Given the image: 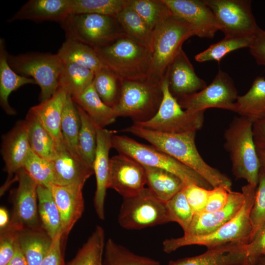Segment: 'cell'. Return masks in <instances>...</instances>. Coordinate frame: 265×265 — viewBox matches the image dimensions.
Instances as JSON below:
<instances>
[{
  "label": "cell",
  "mask_w": 265,
  "mask_h": 265,
  "mask_svg": "<svg viewBox=\"0 0 265 265\" xmlns=\"http://www.w3.org/2000/svg\"><path fill=\"white\" fill-rule=\"evenodd\" d=\"M147 184L144 166L132 158L119 154L110 159L108 188L114 189L123 197L139 194Z\"/></svg>",
  "instance_id": "obj_15"
},
{
  "label": "cell",
  "mask_w": 265,
  "mask_h": 265,
  "mask_svg": "<svg viewBox=\"0 0 265 265\" xmlns=\"http://www.w3.org/2000/svg\"><path fill=\"white\" fill-rule=\"evenodd\" d=\"M10 220L7 210L3 207L0 208V228H5L9 223Z\"/></svg>",
  "instance_id": "obj_56"
},
{
  "label": "cell",
  "mask_w": 265,
  "mask_h": 265,
  "mask_svg": "<svg viewBox=\"0 0 265 265\" xmlns=\"http://www.w3.org/2000/svg\"><path fill=\"white\" fill-rule=\"evenodd\" d=\"M72 0H29L8 20H29L60 23L71 14Z\"/></svg>",
  "instance_id": "obj_23"
},
{
  "label": "cell",
  "mask_w": 265,
  "mask_h": 265,
  "mask_svg": "<svg viewBox=\"0 0 265 265\" xmlns=\"http://www.w3.org/2000/svg\"><path fill=\"white\" fill-rule=\"evenodd\" d=\"M30 150L25 120L18 121L2 137L0 152L5 164L4 169L8 173L5 188L10 185L13 174L23 168Z\"/></svg>",
  "instance_id": "obj_19"
},
{
  "label": "cell",
  "mask_w": 265,
  "mask_h": 265,
  "mask_svg": "<svg viewBox=\"0 0 265 265\" xmlns=\"http://www.w3.org/2000/svg\"><path fill=\"white\" fill-rule=\"evenodd\" d=\"M66 38L93 49L106 45L124 33L114 17L97 14H70L60 23Z\"/></svg>",
  "instance_id": "obj_9"
},
{
  "label": "cell",
  "mask_w": 265,
  "mask_h": 265,
  "mask_svg": "<svg viewBox=\"0 0 265 265\" xmlns=\"http://www.w3.org/2000/svg\"><path fill=\"white\" fill-rule=\"evenodd\" d=\"M254 122L265 118V78L257 77L248 91L238 96L235 104L234 111Z\"/></svg>",
  "instance_id": "obj_29"
},
{
  "label": "cell",
  "mask_w": 265,
  "mask_h": 265,
  "mask_svg": "<svg viewBox=\"0 0 265 265\" xmlns=\"http://www.w3.org/2000/svg\"><path fill=\"white\" fill-rule=\"evenodd\" d=\"M144 166L148 188L159 200L166 203L186 186L175 174L160 168Z\"/></svg>",
  "instance_id": "obj_30"
},
{
  "label": "cell",
  "mask_w": 265,
  "mask_h": 265,
  "mask_svg": "<svg viewBox=\"0 0 265 265\" xmlns=\"http://www.w3.org/2000/svg\"><path fill=\"white\" fill-rule=\"evenodd\" d=\"M8 53L5 41L0 38V105L6 114L13 115L16 111L8 102L10 94L23 85L36 83L33 79L19 75L11 68L7 60Z\"/></svg>",
  "instance_id": "obj_26"
},
{
  "label": "cell",
  "mask_w": 265,
  "mask_h": 265,
  "mask_svg": "<svg viewBox=\"0 0 265 265\" xmlns=\"http://www.w3.org/2000/svg\"><path fill=\"white\" fill-rule=\"evenodd\" d=\"M129 0H72L71 14H97L115 17Z\"/></svg>",
  "instance_id": "obj_44"
},
{
  "label": "cell",
  "mask_w": 265,
  "mask_h": 265,
  "mask_svg": "<svg viewBox=\"0 0 265 265\" xmlns=\"http://www.w3.org/2000/svg\"><path fill=\"white\" fill-rule=\"evenodd\" d=\"M170 222L178 223L185 233L194 215L183 189L166 203Z\"/></svg>",
  "instance_id": "obj_45"
},
{
  "label": "cell",
  "mask_w": 265,
  "mask_h": 265,
  "mask_svg": "<svg viewBox=\"0 0 265 265\" xmlns=\"http://www.w3.org/2000/svg\"><path fill=\"white\" fill-rule=\"evenodd\" d=\"M94 49L103 66L121 80L147 79L151 64L150 49L125 33L106 45Z\"/></svg>",
  "instance_id": "obj_4"
},
{
  "label": "cell",
  "mask_w": 265,
  "mask_h": 265,
  "mask_svg": "<svg viewBox=\"0 0 265 265\" xmlns=\"http://www.w3.org/2000/svg\"><path fill=\"white\" fill-rule=\"evenodd\" d=\"M230 191L222 186L212 188L210 190L206 206L202 212H213L224 207L228 201Z\"/></svg>",
  "instance_id": "obj_49"
},
{
  "label": "cell",
  "mask_w": 265,
  "mask_h": 265,
  "mask_svg": "<svg viewBox=\"0 0 265 265\" xmlns=\"http://www.w3.org/2000/svg\"><path fill=\"white\" fill-rule=\"evenodd\" d=\"M25 121L31 150L40 157L53 161L55 156L56 143L31 107L28 110Z\"/></svg>",
  "instance_id": "obj_27"
},
{
  "label": "cell",
  "mask_w": 265,
  "mask_h": 265,
  "mask_svg": "<svg viewBox=\"0 0 265 265\" xmlns=\"http://www.w3.org/2000/svg\"><path fill=\"white\" fill-rule=\"evenodd\" d=\"M38 213L43 229L53 239L61 231L60 214L51 188L38 185L37 190Z\"/></svg>",
  "instance_id": "obj_35"
},
{
  "label": "cell",
  "mask_w": 265,
  "mask_h": 265,
  "mask_svg": "<svg viewBox=\"0 0 265 265\" xmlns=\"http://www.w3.org/2000/svg\"><path fill=\"white\" fill-rule=\"evenodd\" d=\"M249 49L256 62L265 67V30L259 27Z\"/></svg>",
  "instance_id": "obj_52"
},
{
  "label": "cell",
  "mask_w": 265,
  "mask_h": 265,
  "mask_svg": "<svg viewBox=\"0 0 265 265\" xmlns=\"http://www.w3.org/2000/svg\"><path fill=\"white\" fill-rule=\"evenodd\" d=\"M80 118L76 104L68 94L63 106L61 130L64 144L76 157L82 159L79 147Z\"/></svg>",
  "instance_id": "obj_33"
},
{
  "label": "cell",
  "mask_w": 265,
  "mask_h": 265,
  "mask_svg": "<svg viewBox=\"0 0 265 265\" xmlns=\"http://www.w3.org/2000/svg\"><path fill=\"white\" fill-rule=\"evenodd\" d=\"M195 36L192 26L172 12L153 31L149 47L151 64L147 79L161 82L166 69L183 43Z\"/></svg>",
  "instance_id": "obj_5"
},
{
  "label": "cell",
  "mask_w": 265,
  "mask_h": 265,
  "mask_svg": "<svg viewBox=\"0 0 265 265\" xmlns=\"http://www.w3.org/2000/svg\"><path fill=\"white\" fill-rule=\"evenodd\" d=\"M83 186L75 184L65 186L53 185L51 187L60 214L63 238L68 236L83 212Z\"/></svg>",
  "instance_id": "obj_21"
},
{
  "label": "cell",
  "mask_w": 265,
  "mask_h": 265,
  "mask_svg": "<svg viewBox=\"0 0 265 265\" xmlns=\"http://www.w3.org/2000/svg\"><path fill=\"white\" fill-rule=\"evenodd\" d=\"M52 162L54 185L75 184L83 186L86 180L94 174L93 167L74 156L64 142L56 145L55 156Z\"/></svg>",
  "instance_id": "obj_22"
},
{
  "label": "cell",
  "mask_w": 265,
  "mask_h": 265,
  "mask_svg": "<svg viewBox=\"0 0 265 265\" xmlns=\"http://www.w3.org/2000/svg\"><path fill=\"white\" fill-rule=\"evenodd\" d=\"M258 185L250 213L252 231L248 242L265 222V168L263 167H261L260 170Z\"/></svg>",
  "instance_id": "obj_46"
},
{
  "label": "cell",
  "mask_w": 265,
  "mask_h": 265,
  "mask_svg": "<svg viewBox=\"0 0 265 265\" xmlns=\"http://www.w3.org/2000/svg\"><path fill=\"white\" fill-rule=\"evenodd\" d=\"M102 265H103V264H102Z\"/></svg>",
  "instance_id": "obj_58"
},
{
  "label": "cell",
  "mask_w": 265,
  "mask_h": 265,
  "mask_svg": "<svg viewBox=\"0 0 265 265\" xmlns=\"http://www.w3.org/2000/svg\"><path fill=\"white\" fill-rule=\"evenodd\" d=\"M122 81L115 73L104 67L95 73L93 84L103 102L113 107L120 97Z\"/></svg>",
  "instance_id": "obj_38"
},
{
  "label": "cell",
  "mask_w": 265,
  "mask_h": 265,
  "mask_svg": "<svg viewBox=\"0 0 265 265\" xmlns=\"http://www.w3.org/2000/svg\"><path fill=\"white\" fill-rule=\"evenodd\" d=\"M245 243L230 242L208 249L204 253L171 261L168 265H238L247 258Z\"/></svg>",
  "instance_id": "obj_24"
},
{
  "label": "cell",
  "mask_w": 265,
  "mask_h": 265,
  "mask_svg": "<svg viewBox=\"0 0 265 265\" xmlns=\"http://www.w3.org/2000/svg\"><path fill=\"white\" fill-rule=\"evenodd\" d=\"M18 240L28 265H40L53 239L39 228L20 231Z\"/></svg>",
  "instance_id": "obj_31"
},
{
  "label": "cell",
  "mask_w": 265,
  "mask_h": 265,
  "mask_svg": "<svg viewBox=\"0 0 265 265\" xmlns=\"http://www.w3.org/2000/svg\"><path fill=\"white\" fill-rule=\"evenodd\" d=\"M6 265H28L26 260L19 246L18 240L14 255Z\"/></svg>",
  "instance_id": "obj_54"
},
{
  "label": "cell",
  "mask_w": 265,
  "mask_h": 265,
  "mask_svg": "<svg viewBox=\"0 0 265 265\" xmlns=\"http://www.w3.org/2000/svg\"><path fill=\"white\" fill-rule=\"evenodd\" d=\"M254 123L246 117H235L225 130L224 147L229 154L236 179H244L257 187L261 165L254 139Z\"/></svg>",
  "instance_id": "obj_3"
},
{
  "label": "cell",
  "mask_w": 265,
  "mask_h": 265,
  "mask_svg": "<svg viewBox=\"0 0 265 265\" xmlns=\"http://www.w3.org/2000/svg\"><path fill=\"white\" fill-rule=\"evenodd\" d=\"M11 68L21 76L33 79L40 88V102L51 97L59 87L62 61L57 53L33 52L8 53Z\"/></svg>",
  "instance_id": "obj_8"
},
{
  "label": "cell",
  "mask_w": 265,
  "mask_h": 265,
  "mask_svg": "<svg viewBox=\"0 0 265 265\" xmlns=\"http://www.w3.org/2000/svg\"><path fill=\"white\" fill-rule=\"evenodd\" d=\"M256 188L248 184L242 187L244 201L241 209L235 217L217 230L205 235H183L166 239L162 243L163 251L170 253L180 247L191 245H203L209 249L230 242L247 243L252 231L250 213Z\"/></svg>",
  "instance_id": "obj_2"
},
{
  "label": "cell",
  "mask_w": 265,
  "mask_h": 265,
  "mask_svg": "<svg viewBox=\"0 0 265 265\" xmlns=\"http://www.w3.org/2000/svg\"><path fill=\"white\" fill-rule=\"evenodd\" d=\"M253 132L256 148L265 149V118L254 122Z\"/></svg>",
  "instance_id": "obj_53"
},
{
  "label": "cell",
  "mask_w": 265,
  "mask_h": 265,
  "mask_svg": "<svg viewBox=\"0 0 265 265\" xmlns=\"http://www.w3.org/2000/svg\"><path fill=\"white\" fill-rule=\"evenodd\" d=\"M23 168L38 185L50 188L53 185L54 171L52 161L38 155L31 148Z\"/></svg>",
  "instance_id": "obj_43"
},
{
  "label": "cell",
  "mask_w": 265,
  "mask_h": 265,
  "mask_svg": "<svg viewBox=\"0 0 265 265\" xmlns=\"http://www.w3.org/2000/svg\"><path fill=\"white\" fill-rule=\"evenodd\" d=\"M72 97L75 103L86 112L98 128H105L117 118L113 108L101 100L93 82L81 93Z\"/></svg>",
  "instance_id": "obj_28"
},
{
  "label": "cell",
  "mask_w": 265,
  "mask_h": 265,
  "mask_svg": "<svg viewBox=\"0 0 265 265\" xmlns=\"http://www.w3.org/2000/svg\"><path fill=\"white\" fill-rule=\"evenodd\" d=\"M19 232L9 224L0 230V265H6L14 255Z\"/></svg>",
  "instance_id": "obj_47"
},
{
  "label": "cell",
  "mask_w": 265,
  "mask_h": 265,
  "mask_svg": "<svg viewBox=\"0 0 265 265\" xmlns=\"http://www.w3.org/2000/svg\"><path fill=\"white\" fill-rule=\"evenodd\" d=\"M104 254L103 265H160L159 262L135 254L110 238L105 244Z\"/></svg>",
  "instance_id": "obj_40"
},
{
  "label": "cell",
  "mask_w": 265,
  "mask_h": 265,
  "mask_svg": "<svg viewBox=\"0 0 265 265\" xmlns=\"http://www.w3.org/2000/svg\"><path fill=\"white\" fill-rule=\"evenodd\" d=\"M162 97V81L122 80L119 100L112 108L117 117H129L133 123L144 122L156 114Z\"/></svg>",
  "instance_id": "obj_7"
},
{
  "label": "cell",
  "mask_w": 265,
  "mask_h": 265,
  "mask_svg": "<svg viewBox=\"0 0 265 265\" xmlns=\"http://www.w3.org/2000/svg\"><path fill=\"white\" fill-rule=\"evenodd\" d=\"M122 132L132 134L177 159L198 173L212 187L224 186L232 190V182L225 174L209 165L199 154L195 144L196 132L167 133L145 129L134 124Z\"/></svg>",
  "instance_id": "obj_1"
},
{
  "label": "cell",
  "mask_w": 265,
  "mask_h": 265,
  "mask_svg": "<svg viewBox=\"0 0 265 265\" xmlns=\"http://www.w3.org/2000/svg\"><path fill=\"white\" fill-rule=\"evenodd\" d=\"M210 190L194 184L186 186L183 189L194 214L201 213L204 210Z\"/></svg>",
  "instance_id": "obj_48"
},
{
  "label": "cell",
  "mask_w": 265,
  "mask_h": 265,
  "mask_svg": "<svg viewBox=\"0 0 265 265\" xmlns=\"http://www.w3.org/2000/svg\"><path fill=\"white\" fill-rule=\"evenodd\" d=\"M94 75L93 71L86 67L62 61L59 87L65 89L72 96L77 95L92 83Z\"/></svg>",
  "instance_id": "obj_34"
},
{
  "label": "cell",
  "mask_w": 265,
  "mask_h": 265,
  "mask_svg": "<svg viewBox=\"0 0 265 265\" xmlns=\"http://www.w3.org/2000/svg\"><path fill=\"white\" fill-rule=\"evenodd\" d=\"M238 265H265V255L247 257L243 263Z\"/></svg>",
  "instance_id": "obj_55"
},
{
  "label": "cell",
  "mask_w": 265,
  "mask_h": 265,
  "mask_svg": "<svg viewBox=\"0 0 265 265\" xmlns=\"http://www.w3.org/2000/svg\"><path fill=\"white\" fill-rule=\"evenodd\" d=\"M247 257L265 255V222L256 231L252 239L245 244Z\"/></svg>",
  "instance_id": "obj_51"
},
{
  "label": "cell",
  "mask_w": 265,
  "mask_h": 265,
  "mask_svg": "<svg viewBox=\"0 0 265 265\" xmlns=\"http://www.w3.org/2000/svg\"><path fill=\"white\" fill-rule=\"evenodd\" d=\"M111 145L119 154L132 158L143 166L160 168L175 174L186 186L194 184L208 189L212 188L196 172L152 145L139 143L125 135L115 134L112 136Z\"/></svg>",
  "instance_id": "obj_6"
},
{
  "label": "cell",
  "mask_w": 265,
  "mask_h": 265,
  "mask_svg": "<svg viewBox=\"0 0 265 265\" xmlns=\"http://www.w3.org/2000/svg\"><path fill=\"white\" fill-rule=\"evenodd\" d=\"M175 15L187 22L195 36L212 39L220 26L205 0H163Z\"/></svg>",
  "instance_id": "obj_16"
},
{
  "label": "cell",
  "mask_w": 265,
  "mask_h": 265,
  "mask_svg": "<svg viewBox=\"0 0 265 265\" xmlns=\"http://www.w3.org/2000/svg\"><path fill=\"white\" fill-rule=\"evenodd\" d=\"M105 244L104 230L101 226H97L67 265H102Z\"/></svg>",
  "instance_id": "obj_37"
},
{
  "label": "cell",
  "mask_w": 265,
  "mask_h": 265,
  "mask_svg": "<svg viewBox=\"0 0 265 265\" xmlns=\"http://www.w3.org/2000/svg\"><path fill=\"white\" fill-rule=\"evenodd\" d=\"M238 91L232 78L219 69L212 82L202 90L178 100L181 107L191 112L218 108L234 111Z\"/></svg>",
  "instance_id": "obj_12"
},
{
  "label": "cell",
  "mask_w": 265,
  "mask_h": 265,
  "mask_svg": "<svg viewBox=\"0 0 265 265\" xmlns=\"http://www.w3.org/2000/svg\"><path fill=\"white\" fill-rule=\"evenodd\" d=\"M163 97L156 114L150 120L133 123L149 130L167 133L197 132L203 126L204 112H191L183 109L171 94L166 78L162 80Z\"/></svg>",
  "instance_id": "obj_10"
},
{
  "label": "cell",
  "mask_w": 265,
  "mask_h": 265,
  "mask_svg": "<svg viewBox=\"0 0 265 265\" xmlns=\"http://www.w3.org/2000/svg\"><path fill=\"white\" fill-rule=\"evenodd\" d=\"M18 181L14 206L9 223L19 232L39 228L37 183L22 168L16 174Z\"/></svg>",
  "instance_id": "obj_14"
},
{
  "label": "cell",
  "mask_w": 265,
  "mask_h": 265,
  "mask_svg": "<svg viewBox=\"0 0 265 265\" xmlns=\"http://www.w3.org/2000/svg\"><path fill=\"white\" fill-rule=\"evenodd\" d=\"M169 89L177 100L196 93L207 85L196 74L194 67L182 49L168 65L164 75Z\"/></svg>",
  "instance_id": "obj_18"
},
{
  "label": "cell",
  "mask_w": 265,
  "mask_h": 265,
  "mask_svg": "<svg viewBox=\"0 0 265 265\" xmlns=\"http://www.w3.org/2000/svg\"><path fill=\"white\" fill-rule=\"evenodd\" d=\"M62 239L60 231L53 239L51 247L40 265H65L62 248Z\"/></svg>",
  "instance_id": "obj_50"
},
{
  "label": "cell",
  "mask_w": 265,
  "mask_h": 265,
  "mask_svg": "<svg viewBox=\"0 0 265 265\" xmlns=\"http://www.w3.org/2000/svg\"><path fill=\"white\" fill-rule=\"evenodd\" d=\"M114 133V131L105 128H98L97 130L96 150L93 164L96 181L94 206L101 220L105 219V201L110 174L109 153L112 148L111 140Z\"/></svg>",
  "instance_id": "obj_17"
},
{
  "label": "cell",
  "mask_w": 265,
  "mask_h": 265,
  "mask_svg": "<svg viewBox=\"0 0 265 265\" xmlns=\"http://www.w3.org/2000/svg\"><path fill=\"white\" fill-rule=\"evenodd\" d=\"M225 37L254 35L259 28L249 0H205Z\"/></svg>",
  "instance_id": "obj_13"
},
{
  "label": "cell",
  "mask_w": 265,
  "mask_h": 265,
  "mask_svg": "<svg viewBox=\"0 0 265 265\" xmlns=\"http://www.w3.org/2000/svg\"><path fill=\"white\" fill-rule=\"evenodd\" d=\"M257 151L261 167L265 168V149L257 148Z\"/></svg>",
  "instance_id": "obj_57"
},
{
  "label": "cell",
  "mask_w": 265,
  "mask_h": 265,
  "mask_svg": "<svg viewBox=\"0 0 265 265\" xmlns=\"http://www.w3.org/2000/svg\"><path fill=\"white\" fill-rule=\"evenodd\" d=\"M254 35L225 37L218 42L212 44L205 51L196 54L194 58L199 62L209 61L220 62L230 52L243 48H249Z\"/></svg>",
  "instance_id": "obj_41"
},
{
  "label": "cell",
  "mask_w": 265,
  "mask_h": 265,
  "mask_svg": "<svg viewBox=\"0 0 265 265\" xmlns=\"http://www.w3.org/2000/svg\"><path fill=\"white\" fill-rule=\"evenodd\" d=\"M80 118L79 147L82 159L93 167L97 146V126L80 106L76 105Z\"/></svg>",
  "instance_id": "obj_39"
},
{
  "label": "cell",
  "mask_w": 265,
  "mask_h": 265,
  "mask_svg": "<svg viewBox=\"0 0 265 265\" xmlns=\"http://www.w3.org/2000/svg\"><path fill=\"white\" fill-rule=\"evenodd\" d=\"M56 53L63 61L83 66L94 73L104 67L95 50L76 40L66 38Z\"/></svg>",
  "instance_id": "obj_32"
},
{
  "label": "cell",
  "mask_w": 265,
  "mask_h": 265,
  "mask_svg": "<svg viewBox=\"0 0 265 265\" xmlns=\"http://www.w3.org/2000/svg\"><path fill=\"white\" fill-rule=\"evenodd\" d=\"M244 201L241 192L231 191L228 201L220 210L210 212H201L194 215L185 236H198L210 234L229 221L241 209Z\"/></svg>",
  "instance_id": "obj_20"
},
{
  "label": "cell",
  "mask_w": 265,
  "mask_h": 265,
  "mask_svg": "<svg viewBox=\"0 0 265 265\" xmlns=\"http://www.w3.org/2000/svg\"><path fill=\"white\" fill-rule=\"evenodd\" d=\"M169 222L166 203L148 188L135 196L123 198L118 215V223L122 228L140 230Z\"/></svg>",
  "instance_id": "obj_11"
},
{
  "label": "cell",
  "mask_w": 265,
  "mask_h": 265,
  "mask_svg": "<svg viewBox=\"0 0 265 265\" xmlns=\"http://www.w3.org/2000/svg\"><path fill=\"white\" fill-rule=\"evenodd\" d=\"M129 5L152 31L172 14L163 0H129Z\"/></svg>",
  "instance_id": "obj_42"
},
{
  "label": "cell",
  "mask_w": 265,
  "mask_h": 265,
  "mask_svg": "<svg viewBox=\"0 0 265 265\" xmlns=\"http://www.w3.org/2000/svg\"><path fill=\"white\" fill-rule=\"evenodd\" d=\"M115 18L127 35L149 49L153 31L129 5V0Z\"/></svg>",
  "instance_id": "obj_36"
},
{
  "label": "cell",
  "mask_w": 265,
  "mask_h": 265,
  "mask_svg": "<svg viewBox=\"0 0 265 265\" xmlns=\"http://www.w3.org/2000/svg\"><path fill=\"white\" fill-rule=\"evenodd\" d=\"M68 93L61 87L50 98L31 108L53 138L56 145L64 142L61 130L62 114Z\"/></svg>",
  "instance_id": "obj_25"
}]
</instances>
